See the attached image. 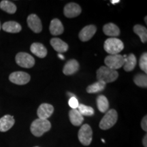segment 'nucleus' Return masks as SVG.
I'll return each instance as SVG.
<instances>
[{
	"mask_svg": "<svg viewBox=\"0 0 147 147\" xmlns=\"http://www.w3.org/2000/svg\"><path fill=\"white\" fill-rule=\"evenodd\" d=\"M51 128V122L48 119H37L32 122L30 126L31 132L36 137H40Z\"/></svg>",
	"mask_w": 147,
	"mask_h": 147,
	"instance_id": "f257e3e1",
	"label": "nucleus"
},
{
	"mask_svg": "<svg viewBox=\"0 0 147 147\" xmlns=\"http://www.w3.org/2000/svg\"><path fill=\"white\" fill-rule=\"evenodd\" d=\"M118 77L119 73L117 70H114L106 66H102L97 70V80L106 84L115 81Z\"/></svg>",
	"mask_w": 147,
	"mask_h": 147,
	"instance_id": "f03ea898",
	"label": "nucleus"
},
{
	"mask_svg": "<svg viewBox=\"0 0 147 147\" xmlns=\"http://www.w3.org/2000/svg\"><path fill=\"white\" fill-rule=\"evenodd\" d=\"M104 49L110 55H118L124 49V44L119 38H110L104 42Z\"/></svg>",
	"mask_w": 147,
	"mask_h": 147,
	"instance_id": "7ed1b4c3",
	"label": "nucleus"
},
{
	"mask_svg": "<svg viewBox=\"0 0 147 147\" xmlns=\"http://www.w3.org/2000/svg\"><path fill=\"white\" fill-rule=\"evenodd\" d=\"M117 119H118V114L115 109L108 110L100 121L99 125L100 128L103 130L109 129L116 124Z\"/></svg>",
	"mask_w": 147,
	"mask_h": 147,
	"instance_id": "20e7f679",
	"label": "nucleus"
},
{
	"mask_svg": "<svg viewBox=\"0 0 147 147\" xmlns=\"http://www.w3.org/2000/svg\"><path fill=\"white\" fill-rule=\"evenodd\" d=\"M125 59L123 55L119 54L108 55L104 59V63L106 64V67L114 70H117L123 66L125 62Z\"/></svg>",
	"mask_w": 147,
	"mask_h": 147,
	"instance_id": "39448f33",
	"label": "nucleus"
},
{
	"mask_svg": "<svg viewBox=\"0 0 147 147\" xmlns=\"http://www.w3.org/2000/svg\"><path fill=\"white\" fill-rule=\"evenodd\" d=\"M78 138L80 143L84 146H89L92 142L93 131L88 124H84L80 127L78 133Z\"/></svg>",
	"mask_w": 147,
	"mask_h": 147,
	"instance_id": "423d86ee",
	"label": "nucleus"
},
{
	"mask_svg": "<svg viewBox=\"0 0 147 147\" xmlns=\"http://www.w3.org/2000/svg\"><path fill=\"white\" fill-rule=\"evenodd\" d=\"M16 63L24 68H31L35 65V59L32 55L25 52L18 53L16 55Z\"/></svg>",
	"mask_w": 147,
	"mask_h": 147,
	"instance_id": "0eeeda50",
	"label": "nucleus"
},
{
	"mask_svg": "<svg viewBox=\"0 0 147 147\" xmlns=\"http://www.w3.org/2000/svg\"><path fill=\"white\" fill-rule=\"evenodd\" d=\"M31 76L29 74L24 71H15L10 74L9 80L12 83L18 85H24L30 81Z\"/></svg>",
	"mask_w": 147,
	"mask_h": 147,
	"instance_id": "6e6552de",
	"label": "nucleus"
},
{
	"mask_svg": "<svg viewBox=\"0 0 147 147\" xmlns=\"http://www.w3.org/2000/svg\"><path fill=\"white\" fill-rule=\"evenodd\" d=\"M82 9L76 3H69L64 7L63 13L67 18H74L79 16L81 13Z\"/></svg>",
	"mask_w": 147,
	"mask_h": 147,
	"instance_id": "1a4fd4ad",
	"label": "nucleus"
},
{
	"mask_svg": "<svg viewBox=\"0 0 147 147\" xmlns=\"http://www.w3.org/2000/svg\"><path fill=\"white\" fill-rule=\"evenodd\" d=\"M27 25L34 33L38 34L42 31V25L40 18L36 14H30L27 19Z\"/></svg>",
	"mask_w": 147,
	"mask_h": 147,
	"instance_id": "9d476101",
	"label": "nucleus"
},
{
	"mask_svg": "<svg viewBox=\"0 0 147 147\" xmlns=\"http://www.w3.org/2000/svg\"><path fill=\"white\" fill-rule=\"evenodd\" d=\"M96 32L97 28L95 25H87L82 29L78 34V38L82 42H87L93 38Z\"/></svg>",
	"mask_w": 147,
	"mask_h": 147,
	"instance_id": "9b49d317",
	"label": "nucleus"
},
{
	"mask_svg": "<svg viewBox=\"0 0 147 147\" xmlns=\"http://www.w3.org/2000/svg\"><path fill=\"white\" fill-rule=\"evenodd\" d=\"M53 112H54V108L51 104L43 103L38 108L37 115L39 119H48L53 115Z\"/></svg>",
	"mask_w": 147,
	"mask_h": 147,
	"instance_id": "f8f14e48",
	"label": "nucleus"
},
{
	"mask_svg": "<svg viewBox=\"0 0 147 147\" xmlns=\"http://www.w3.org/2000/svg\"><path fill=\"white\" fill-rule=\"evenodd\" d=\"M51 45L57 52L61 53H65L68 51L69 47L66 42L59 38H53L50 41Z\"/></svg>",
	"mask_w": 147,
	"mask_h": 147,
	"instance_id": "ddd939ff",
	"label": "nucleus"
},
{
	"mask_svg": "<svg viewBox=\"0 0 147 147\" xmlns=\"http://www.w3.org/2000/svg\"><path fill=\"white\" fill-rule=\"evenodd\" d=\"M79 67V63L76 59H70L63 66V72L66 76L73 75L78 71Z\"/></svg>",
	"mask_w": 147,
	"mask_h": 147,
	"instance_id": "4468645a",
	"label": "nucleus"
},
{
	"mask_svg": "<svg viewBox=\"0 0 147 147\" xmlns=\"http://www.w3.org/2000/svg\"><path fill=\"white\" fill-rule=\"evenodd\" d=\"M15 123L14 117L9 115L3 116L0 119V131L5 132L10 129Z\"/></svg>",
	"mask_w": 147,
	"mask_h": 147,
	"instance_id": "2eb2a0df",
	"label": "nucleus"
},
{
	"mask_svg": "<svg viewBox=\"0 0 147 147\" xmlns=\"http://www.w3.org/2000/svg\"><path fill=\"white\" fill-rule=\"evenodd\" d=\"M30 51L33 54L39 58H45L47 55V49L42 44L34 42L30 47Z\"/></svg>",
	"mask_w": 147,
	"mask_h": 147,
	"instance_id": "dca6fc26",
	"label": "nucleus"
},
{
	"mask_svg": "<svg viewBox=\"0 0 147 147\" xmlns=\"http://www.w3.org/2000/svg\"><path fill=\"white\" fill-rule=\"evenodd\" d=\"M49 30L53 36H59V35L63 34L64 32V27L61 21L58 18L53 19L51 21Z\"/></svg>",
	"mask_w": 147,
	"mask_h": 147,
	"instance_id": "f3484780",
	"label": "nucleus"
},
{
	"mask_svg": "<svg viewBox=\"0 0 147 147\" xmlns=\"http://www.w3.org/2000/svg\"><path fill=\"white\" fill-rule=\"evenodd\" d=\"M103 32L104 34L108 36H110L111 38H116L120 35V29L117 25L114 23H108L106 24L103 27Z\"/></svg>",
	"mask_w": 147,
	"mask_h": 147,
	"instance_id": "a211bd4d",
	"label": "nucleus"
},
{
	"mask_svg": "<svg viewBox=\"0 0 147 147\" xmlns=\"http://www.w3.org/2000/svg\"><path fill=\"white\" fill-rule=\"evenodd\" d=\"M69 118L71 123L74 126L81 125L84 117L77 109H71L69 112Z\"/></svg>",
	"mask_w": 147,
	"mask_h": 147,
	"instance_id": "6ab92c4d",
	"label": "nucleus"
},
{
	"mask_svg": "<svg viewBox=\"0 0 147 147\" xmlns=\"http://www.w3.org/2000/svg\"><path fill=\"white\" fill-rule=\"evenodd\" d=\"M1 28L5 32L16 34V33L21 32L22 27L19 23L16 21H8L3 24Z\"/></svg>",
	"mask_w": 147,
	"mask_h": 147,
	"instance_id": "aec40b11",
	"label": "nucleus"
},
{
	"mask_svg": "<svg viewBox=\"0 0 147 147\" xmlns=\"http://www.w3.org/2000/svg\"><path fill=\"white\" fill-rule=\"evenodd\" d=\"M97 106L101 113H106L109 108V102L107 97L104 95H100L97 97Z\"/></svg>",
	"mask_w": 147,
	"mask_h": 147,
	"instance_id": "412c9836",
	"label": "nucleus"
},
{
	"mask_svg": "<svg viewBox=\"0 0 147 147\" xmlns=\"http://www.w3.org/2000/svg\"><path fill=\"white\" fill-rule=\"evenodd\" d=\"M137 64V59L134 54H129L127 56L125 59V62L123 65L124 70L126 71H131L134 70Z\"/></svg>",
	"mask_w": 147,
	"mask_h": 147,
	"instance_id": "4be33fe9",
	"label": "nucleus"
},
{
	"mask_svg": "<svg viewBox=\"0 0 147 147\" xmlns=\"http://www.w3.org/2000/svg\"><path fill=\"white\" fill-rule=\"evenodd\" d=\"M106 84L105 82L97 80V82L88 86L86 90H87L88 93H97L104 91L106 87Z\"/></svg>",
	"mask_w": 147,
	"mask_h": 147,
	"instance_id": "5701e85b",
	"label": "nucleus"
},
{
	"mask_svg": "<svg viewBox=\"0 0 147 147\" xmlns=\"http://www.w3.org/2000/svg\"><path fill=\"white\" fill-rule=\"evenodd\" d=\"M0 8L8 14H14L16 11V5L8 0H3L0 2Z\"/></svg>",
	"mask_w": 147,
	"mask_h": 147,
	"instance_id": "b1692460",
	"label": "nucleus"
},
{
	"mask_svg": "<svg viewBox=\"0 0 147 147\" xmlns=\"http://www.w3.org/2000/svg\"><path fill=\"white\" fill-rule=\"evenodd\" d=\"M133 30L136 34L140 37L142 43H146L147 40V29L144 26L141 25H136Z\"/></svg>",
	"mask_w": 147,
	"mask_h": 147,
	"instance_id": "393cba45",
	"label": "nucleus"
},
{
	"mask_svg": "<svg viewBox=\"0 0 147 147\" xmlns=\"http://www.w3.org/2000/svg\"><path fill=\"white\" fill-rule=\"evenodd\" d=\"M134 83L140 87H147V76L146 74L139 73L134 78Z\"/></svg>",
	"mask_w": 147,
	"mask_h": 147,
	"instance_id": "a878e982",
	"label": "nucleus"
},
{
	"mask_svg": "<svg viewBox=\"0 0 147 147\" xmlns=\"http://www.w3.org/2000/svg\"><path fill=\"white\" fill-rule=\"evenodd\" d=\"M78 112L82 116H86V117H91L94 115L95 111L94 109L91 106H88L84 104H80L78 106Z\"/></svg>",
	"mask_w": 147,
	"mask_h": 147,
	"instance_id": "bb28decb",
	"label": "nucleus"
},
{
	"mask_svg": "<svg viewBox=\"0 0 147 147\" xmlns=\"http://www.w3.org/2000/svg\"><path fill=\"white\" fill-rule=\"evenodd\" d=\"M140 68L144 71L145 74L147 73V53H144L141 55L139 60Z\"/></svg>",
	"mask_w": 147,
	"mask_h": 147,
	"instance_id": "cd10ccee",
	"label": "nucleus"
},
{
	"mask_svg": "<svg viewBox=\"0 0 147 147\" xmlns=\"http://www.w3.org/2000/svg\"><path fill=\"white\" fill-rule=\"evenodd\" d=\"M68 104L72 109H76L79 105L78 101L76 97H70L68 101Z\"/></svg>",
	"mask_w": 147,
	"mask_h": 147,
	"instance_id": "c85d7f7f",
	"label": "nucleus"
},
{
	"mask_svg": "<svg viewBox=\"0 0 147 147\" xmlns=\"http://www.w3.org/2000/svg\"><path fill=\"white\" fill-rule=\"evenodd\" d=\"M141 126H142V129L144 130V131H147V117H146V115L144 116V117H143L142 122H141Z\"/></svg>",
	"mask_w": 147,
	"mask_h": 147,
	"instance_id": "c756f323",
	"label": "nucleus"
},
{
	"mask_svg": "<svg viewBox=\"0 0 147 147\" xmlns=\"http://www.w3.org/2000/svg\"><path fill=\"white\" fill-rule=\"evenodd\" d=\"M142 144L144 147H147V135H145L142 140Z\"/></svg>",
	"mask_w": 147,
	"mask_h": 147,
	"instance_id": "7c9ffc66",
	"label": "nucleus"
},
{
	"mask_svg": "<svg viewBox=\"0 0 147 147\" xmlns=\"http://www.w3.org/2000/svg\"><path fill=\"white\" fill-rule=\"evenodd\" d=\"M120 2V1L119 0H112L111 1V3H113V4H115V3H118Z\"/></svg>",
	"mask_w": 147,
	"mask_h": 147,
	"instance_id": "2f4dec72",
	"label": "nucleus"
},
{
	"mask_svg": "<svg viewBox=\"0 0 147 147\" xmlns=\"http://www.w3.org/2000/svg\"><path fill=\"white\" fill-rule=\"evenodd\" d=\"M58 57L60 59H63V60L64 59V56H63V55H62L61 54H60V53H59V54H58Z\"/></svg>",
	"mask_w": 147,
	"mask_h": 147,
	"instance_id": "473e14b6",
	"label": "nucleus"
},
{
	"mask_svg": "<svg viewBox=\"0 0 147 147\" xmlns=\"http://www.w3.org/2000/svg\"><path fill=\"white\" fill-rule=\"evenodd\" d=\"M67 95H69L70 97H76V95L74 94H73V93H67Z\"/></svg>",
	"mask_w": 147,
	"mask_h": 147,
	"instance_id": "72a5a7b5",
	"label": "nucleus"
},
{
	"mask_svg": "<svg viewBox=\"0 0 147 147\" xmlns=\"http://www.w3.org/2000/svg\"><path fill=\"white\" fill-rule=\"evenodd\" d=\"M147 16H145V18H144V21H145V23H147Z\"/></svg>",
	"mask_w": 147,
	"mask_h": 147,
	"instance_id": "f704fd0d",
	"label": "nucleus"
},
{
	"mask_svg": "<svg viewBox=\"0 0 147 147\" xmlns=\"http://www.w3.org/2000/svg\"><path fill=\"white\" fill-rule=\"evenodd\" d=\"M102 142H105V140H104V139H102Z\"/></svg>",
	"mask_w": 147,
	"mask_h": 147,
	"instance_id": "c9c22d12",
	"label": "nucleus"
},
{
	"mask_svg": "<svg viewBox=\"0 0 147 147\" xmlns=\"http://www.w3.org/2000/svg\"><path fill=\"white\" fill-rule=\"evenodd\" d=\"M1 23H0V30H1Z\"/></svg>",
	"mask_w": 147,
	"mask_h": 147,
	"instance_id": "e433bc0d",
	"label": "nucleus"
},
{
	"mask_svg": "<svg viewBox=\"0 0 147 147\" xmlns=\"http://www.w3.org/2000/svg\"><path fill=\"white\" fill-rule=\"evenodd\" d=\"M34 147H39V146H34Z\"/></svg>",
	"mask_w": 147,
	"mask_h": 147,
	"instance_id": "4c0bfd02",
	"label": "nucleus"
}]
</instances>
